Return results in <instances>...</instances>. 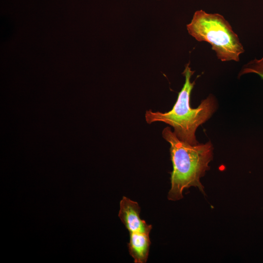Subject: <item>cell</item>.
Listing matches in <instances>:
<instances>
[{
	"mask_svg": "<svg viewBox=\"0 0 263 263\" xmlns=\"http://www.w3.org/2000/svg\"><path fill=\"white\" fill-rule=\"evenodd\" d=\"M162 134L164 139L170 144L173 166L168 199L176 201L182 199L183 190L191 187H197L204 193L200 179L209 169L208 164L213 156V147L210 142L190 145L180 140L169 127L163 130Z\"/></svg>",
	"mask_w": 263,
	"mask_h": 263,
	"instance_id": "6da1fadb",
	"label": "cell"
},
{
	"mask_svg": "<svg viewBox=\"0 0 263 263\" xmlns=\"http://www.w3.org/2000/svg\"><path fill=\"white\" fill-rule=\"evenodd\" d=\"M187 28L189 34L197 41L209 43L222 61L238 62L240 55L244 52L238 36L220 14L196 11Z\"/></svg>",
	"mask_w": 263,
	"mask_h": 263,
	"instance_id": "3957f363",
	"label": "cell"
},
{
	"mask_svg": "<svg viewBox=\"0 0 263 263\" xmlns=\"http://www.w3.org/2000/svg\"><path fill=\"white\" fill-rule=\"evenodd\" d=\"M140 207L136 202L123 196L120 202L118 216L130 233L150 234L151 225L147 224L140 217Z\"/></svg>",
	"mask_w": 263,
	"mask_h": 263,
	"instance_id": "277c9868",
	"label": "cell"
},
{
	"mask_svg": "<svg viewBox=\"0 0 263 263\" xmlns=\"http://www.w3.org/2000/svg\"><path fill=\"white\" fill-rule=\"evenodd\" d=\"M249 73L256 74L263 79V56L259 59L255 58L244 65L239 73L238 77Z\"/></svg>",
	"mask_w": 263,
	"mask_h": 263,
	"instance_id": "8992f818",
	"label": "cell"
},
{
	"mask_svg": "<svg viewBox=\"0 0 263 263\" xmlns=\"http://www.w3.org/2000/svg\"><path fill=\"white\" fill-rule=\"evenodd\" d=\"M189 64L190 62L185 65L182 73L185 82L171 110L166 113L149 110L145 113V119L148 124L162 122L169 125L180 140L195 145L199 143L195 136L196 129L210 117L215 111L216 104L214 96L210 95L202 100L197 108L191 107L190 95L195 81H190L194 71L191 70Z\"/></svg>",
	"mask_w": 263,
	"mask_h": 263,
	"instance_id": "7a4b0ae2",
	"label": "cell"
},
{
	"mask_svg": "<svg viewBox=\"0 0 263 263\" xmlns=\"http://www.w3.org/2000/svg\"><path fill=\"white\" fill-rule=\"evenodd\" d=\"M150 244L149 233H130V240L128 246L130 254L133 258L134 263L147 262Z\"/></svg>",
	"mask_w": 263,
	"mask_h": 263,
	"instance_id": "5b68a950",
	"label": "cell"
}]
</instances>
